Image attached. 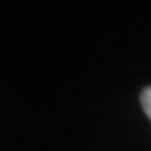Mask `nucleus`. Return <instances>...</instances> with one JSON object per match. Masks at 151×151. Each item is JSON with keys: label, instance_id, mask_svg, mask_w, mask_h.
Wrapping results in <instances>:
<instances>
[{"label": "nucleus", "instance_id": "obj_1", "mask_svg": "<svg viewBox=\"0 0 151 151\" xmlns=\"http://www.w3.org/2000/svg\"><path fill=\"white\" fill-rule=\"evenodd\" d=\"M139 102H141V108H143L145 116L151 120V86H145V88L141 90V94H139Z\"/></svg>", "mask_w": 151, "mask_h": 151}]
</instances>
